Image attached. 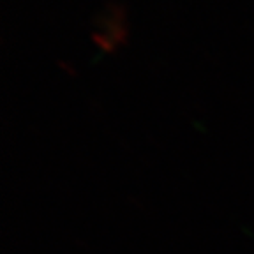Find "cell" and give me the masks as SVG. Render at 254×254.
Wrapping results in <instances>:
<instances>
[]
</instances>
